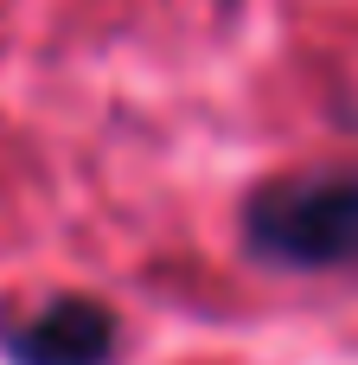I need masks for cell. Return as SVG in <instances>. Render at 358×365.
Listing matches in <instances>:
<instances>
[{"instance_id": "6da1fadb", "label": "cell", "mask_w": 358, "mask_h": 365, "mask_svg": "<svg viewBox=\"0 0 358 365\" xmlns=\"http://www.w3.org/2000/svg\"><path fill=\"white\" fill-rule=\"evenodd\" d=\"M243 250L269 269H358V167L256 186L243 205Z\"/></svg>"}, {"instance_id": "7a4b0ae2", "label": "cell", "mask_w": 358, "mask_h": 365, "mask_svg": "<svg viewBox=\"0 0 358 365\" xmlns=\"http://www.w3.org/2000/svg\"><path fill=\"white\" fill-rule=\"evenodd\" d=\"M0 353L6 365H115L122 321L96 295H51L0 327Z\"/></svg>"}]
</instances>
